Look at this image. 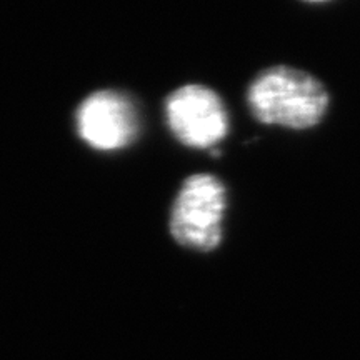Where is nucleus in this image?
Returning <instances> with one entry per match:
<instances>
[{
	"label": "nucleus",
	"instance_id": "obj_2",
	"mask_svg": "<svg viewBox=\"0 0 360 360\" xmlns=\"http://www.w3.org/2000/svg\"><path fill=\"white\" fill-rule=\"evenodd\" d=\"M227 191L215 175L193 174L186 179L170 214V233L187 249L210 252L222 242Z\"/></svg>",
	"mask_w": 360,
	"mask_h": 360
},
{
	"label": "nucleus",
	"instance_id": "obj_1",
	"mask_svg": "<svg viewBox=\"0 0 360 360\" xmlns=\"http://www.w3.org/2000/svg\"><path fill=\"white\" fill-rule=\"evenodd\" d=\"M250 114L264 125L307 130L322 122L330 97L321 80L307 72L276 65L260 72L247 89Z\"/></svg>",
	"mask_w": 360,
	"mask_h": 360
},
{
	"label": "nucleus",
	"instance_id": "obj_3",
	"mask_svg": "<svg viewBox=\"0 0 360 360\" xmlns=\"http://www.w3.org/2000/svg\"><path fill=\"white\" fill-rule=\"evenodd\" d=\"M170 132L184 146L215 148L229 134V112L215 90L205 85H184L165 101Z\"/></svg>",
	"mask_w": 360,
	"mask_h": 360
},
{
	"label": "nucleus",
	"instance_id": "obj_4",
	"mask_svg": "<svg viewBox=\"0 0 360 360\" xmlns=\"http://www.w3.org/2000/svg\"><path fill=\"white\" fill-rule=\"evenodd\" d=\"M80 137L101 150L129 146L139 134L132 102L115 92H97L85 98L77 114Z\"/></svg>",
	"mask_w": 360,
	"mask_h": 360
}]
</instances>
